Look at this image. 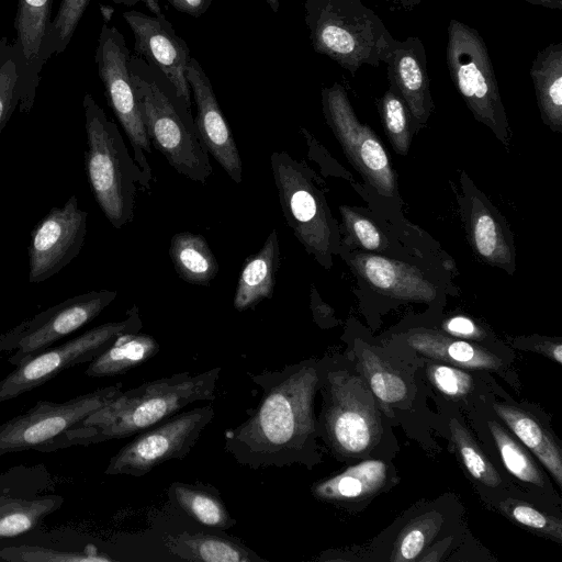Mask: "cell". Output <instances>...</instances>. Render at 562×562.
Instances as JSON below:
<instances>
[{"label": "cell", "mask_w": 562, "mask_h": 562, "mask_svg": "<svg viewBox=\"0 0 562 562\" xmlns=\"http://www.w3.org/2000/svg\"><path fill=\"white\" fill-rule=\"evenodd\" d=\"M450 429L452 440L457 447L460 458L470 474L486 486H498L502 481L497 471L487 460L467 429L456 420L450 423Z\"/></svg>", "instance_id": "74e56055"}, {"label": "cell", "mask_w": 562, "mask_h": 562, "mask_svg": "<svg viewBox=\"0 0 562 562\" xmlns=\"http://www.w3.org/2000/svg\"><path fill=\"white\" fill-rule=\"evenodd\" d=\"M339 211L344 229L351 244L372 252L383 251L386 248V237L369 217L347 205L339 206Z\"/></svg>", "instance_id": "60d3db41"}, {"label": "cell", "mask_w": 562, "mask_h": 562, "mask_svg": "<svg viewBox=\"0 0 562 562\" xmlns=\"http://www.w3.org/2000/svg\"><path fill=\"white\" fill-rule=\"evenodd\" d=\"M268 5L273 12H278L280 7V0H266Z\"/></svg>", "instance_id": "f907efd6"}, {"label": "cell", "mask_w": 562, "mask_h": 562, "mask_svg": "<svg viewBox=\"0 0 562 562\" xmlns=\"http://www.w3.org/2000/svg\"><path fill=\"white\" fill-rule=\"evenodd\" d=\"M406 341L419 353L458 368L497 370L502 367L501 359L487 349L432 329L411 330Z\"/></svg>", "instance_id": "603a6c76"}, {"label": "cell", "mask_w": 562, "mask_h": 562, "mask_svg": "<svg viewBox=\"0 0 562 562\" xmlns=\"http://www.w3.org/2000/svg\"><path fill=\"white\" fill-rule=\"evenodd\" d=\"M442 517L426 513L411 520L400 532L390 561H415L440 529Z\"/></svg>", "instance_id": "e575fe53"}, {"label": "cell", "mask_w": 562, "mask_h": 562, "mask_svg": "<svg viewBox=\"0 0 562 562\" xmlns=\"http://www.w3.org/2000/svg\"><path fill=\"white\" fill-rule=\"evenodd\" d=\"M121 392L122 383H117L66 402L38 401L25 413L0 424V457L25 450L53 451L54 445L72 425Z\"/></svg>", "instance_id": "7c38bea8"}, {"label": "cell", "mask_w": 562, "mask_h": 562, "mask_svg": "<svg viewBox=\"0 0 562 562\" xmlns=\"http://www.w3.org/2000/svg\"><path fill=\"white\" fill-rule=\"evenodd\" d=\"M488 427L506 469L520 481L543 487L546 480L522 445L495 420Z\"/></svg>", "instance_id": "1f68e13d"}, {"label": "cell", "mask_w": 562, "mask_h": 562, "mask_svg": "<svg viewBox=\"0 0 562 562\" xmlns=\"http://www.w3.org/2000/svg\"><path fill=\"white\" fill-rule=\"evenodd\" d=\"M8 42L9 41H8V38L5 36L0 38V55H1V53H2L4 46L7 45Z\"/></svg>", "instance_id": "816d5d0a"}, {"label": "cell", "mask_w": 562, "mask_h": 562, "mask_svg": "<svg viewBox=\"0 0 562 562\" xmlns=\"http://www.w3.org/2000/svg\"><path fill=\"white\" fill-rule=\"evenodd\" d=\"M117 4H124V5H134L138 2H143L150 12L154 13V15H160L162 14L159 5L160 0H110Z\"/></svg>", "instance_id": "7dc6e473"}, {"label": "cell", "mask_w": 562, "mask_h": 562, "mask_svg": "<svg viewBox=\"0 0 562 562\" xmlns=\"http://www.w3.org/2000/svg\"><path fill=\"white\" fill-rule=\"evenodd\" d=\"M279 267V236L273 228L259 251L248 256L241 267L233 299L234 308L243 312L271 299Z\"/></svg>", "instance_id": "7402d4cb"}, {"label": "cell", "mask_w": 562, "mask_h": 562, "mask_svg": "<svg viewBox=\"0 0 562 562\" xmlns=\"http://www.w3.org/2000/svg\"><path fill=\"white\" fill-rule=\"evenodd\" d=\"M495 413L508 426L513 434L524 443L562 484V453L551 435L529 413L504 403L493 404Z\"/></svg>", "instance_id": "4316f807"}, {"label": "cell", "mask_w": 562, "mask_h": 562, "mask_svg": "<svg viewBox=\"0 0 562 562\" xmlns=\"http://www.w3.org/2000/svg\"><path fill=\"white\" fill-rule=\"evenodd\" d=\"M186 77L198 109L194 124L207 153L234 182L240 183L243 165L233 133L222 113L209 77L193 57L189 61Z\"/></svg>", "instance_id": "ac0fdd59"}, {"label": "cell", "mask_w": 562, "mask_h": 562, "mask_svg": "<svg viewBox=\"0 0 562 562\" xmlns=\"http://www.w3.org/2000/svg\"><path fill=\"white\" fill-rule=\"evenodd\" d=\"M131 72L150 144L179 175L205 183L213 168L191 108L176 95L172 87H164L149 69L142 70L139 59L131 57Z\"/></svg>", "instance_id": "5b68a950"}, {"label": "cell", "mask_w": 562, "mask_h": 562, "mask_svg": "<svg viewBox=\"0 0 562 562\" xmlns=\"http://www.w3.org/2000/svg\"><path fill=\"white\" fill-rule=\"evenodd\" d=\"M355 271L375 291L392 299L430 302L435 285L415 267L373 252H355L348 258Z\"/></svg>", "instance_id": "ffe728a7"}, {"label": "cell", "mask_w": 562, "mask_h": 562, "mask_svg": "<svg viewBox=\"0 0 562 562\" xmlns=\"http://www.w3.org/2000/svg\"><path fill=\"white\" fill-rule=\"evenodd\" d=\"M222 532H186L169 538L168 546L175 554L190 561L204 562H258L266 561L240 540Z\"/></svg>", "instance_id": "484cf974"}, {"label": "cell", "mask_w": 562, "mask_h": 562, "mask_svg": "<svg viewBox=\"0 0 562 562\" xmlns=\"http://www.w3.org/2000/svg\"><path fill=\"white\" fill-rule=\"evenodd\" d=\"M94 60L108 104L130 140L135 161L146 178L151 181L153 172L146 155L151 154L153 149L132 78L131 53L123 34L115 26L102 24Z\"/></svg>", "instance_id": "8fae6325"}, {"label": "cell", "mask_w": 562, "mask_h": 562, "mask_svg": "<svg viewBox=\"0 0 562 562\" xmlns=\"http://www.w3.org/2000/svg\"><path fill=\"white\" fill-rule=\"evenodd\" d=\"M446 59L451 80L474 119L507 146L509 123L483 37L470 25L451 19Z\"/></svg>", "instance_id": "ba28073f"}, {"label": "cell", "mask_w": 562, "mask_h": 562, "mask_svg": "<svg viewBox=\"0 0 562 562\" xmlns=\"http://www.w3.org/2000/svg\"><path fill=\"white\" fill-rule=\"evenodd\" d=\"M91 0H61L46 43L47 60L65 52Z\"/></svg>", "instance_id": "f35d334b"}, {"label": "cell", "mask_w": 562, "mask_h": 562, "mask_svg": "<svg viewBox=\"0 0 562 562\" xmlns=\"http://www.w3.org/2000/svg\"><path fill=\"white\" fill-rule=\"evenodd\" d=\"M361 363L371 392L382 403L396 404L404 400L407 394L404 380L373 352L364 351Z\"/></svg>", "instance_id": "8d00e7d4"}, {"label": "cell", "mask_w": 562, "mask_h": 562, "mask_svg": "<svg viewBox=\"0 0 562 562\" xmlns=\"http://www.w3.org/2000/svg\"><path fill=\"white\" fill-rule=\"evenodd\" d=\"M214 415L213 406L204 405L140 431L110 459L104 473L138 477L162 462L186 458Z\"/></svg>", "instance_id": "4fadbf2b"}, {"label": "cell", "mask_w": 562, "mask_h": 562, "mask_svg": "<svg viewBox=\"0 0 562 562\" xmlns=\"http://www.w3.org/2000/svg\"><path fill=\"white\" fill-rule=\"evenodd\" d=\"M385 64L390 88L405 102L414 128H420L434 111L423 42L417 36L396 40Z\"/></svg>", "instance_id": "d6986e66"}, {"label": "cell", "mask_w": 562, "mask_h": 562, "mask_svg": "<svg viewBox=\"0 0 562 562\" xmlns=\"http://www.w3.org/2000/svg\"><path fill=\"white\" fill-rule=\"evenodd\" d=\"M220 373V367L195 375L184 371L122 391L108 404L72 425L54 445L53 451L137 435L187 405L213 401Z\"/></svg>", "instance_id": "7a4b0ae2"}, {"label": "cell", "mask_w": 562, "mask_h": 562, "mask_svg": "<svg viewBox=\"0 0 562 562\" xmlns=\"http://www.w3.org/2000/svg\"><path fill=\"white\" fill-rule=\"evenodd\" d=\"M538 108L543 123L562 132V43L550 44L535 57L530 67Z\"/></svg>", "instance_id": "d4e9b609"}, {"label": "cell", "mask_w": 562, "mask_h": 562, "mask_svg": "<svg viewBox=\"0 0 562 562\" xmlns=\"http://www.w3.org/2000/svg\"><path fill=\"white\" fill-rule=\"evenodd\" d=\"M392 2L394 5H396L400 9L403 10H413L416 5L420 3L422 0H387Z\"/></svg>", "instance_id": "681fc988"}, {"label": "cell", "mask_w": 562, "mask_h": 562, "mask_svg": "<svg viewBox=\"0 0 562 562\" xmlns=\"http://www.w3.org/2000/svg\"><path fill=\"white\" fill-rule=\"evenodd\" d=\"M53 0H18L15 37L11 49L20 74L24 111L34 105L41 72L46 58V43L52 25Z\"/></svg>", "instance_id": "e0dca14e"}, {"label": "cell", "mask_w": 562, "mask_h": 562, "mask_svg": "<svg viewBox=\"0 0 562 562\" xmlns=\"http://www.w3.org/2000/svg\"><path fill=\"white\" fill-rule=\"evenodd\" d=\"M142 327L138 307L133 305L124 319L98 325L72 339L43 350L16 366L0 380V404L38 387L66 369L90 362L119 336L138 333Z\"/></svg>", "instance_id": "9c48e42d"}, {"label": "cell", "mask_w": 562, "mask_h": 562, "mask_svg": "<svg viewBox=\"0 0 562 562\" xmlns=\"http://www.w3.org/2000/svg\"><path fill=\"white\" fill-rule=\"evenodd\" d=\"M387 465L381 460H366L337 475L314 484L313 495L326 502H347L369 496L385 483Z\"/></svg>", "instance_id": "83f0119b"}, {"label": "cell", "mask_w": 562, "mask_h": 562, "mask_svg": "<svg viewBox=\"0 0 562 562\" xmlns=\"http://www.w3.org/2000/svg\"><path fill=\"white\" fill-rule=\"evenodd\" d=\"M63 503L64 497L53 493L1 502L0 539L14 538L33 530L45 517L58 510Z\"/></svg>", "instance_id": "4dcf8cb0"}, {"label": "cell", "mask_w": 562, "mask_h": 562, "mask_svg": "<svg viewBox=\"0 0 562 562\" xmlns=\"http://www.w3.org/2000/svg\"><path fill=\"white\" fill-rule=\"evenodd\" d=\"M178 12L199 18L210 8L213 0H167Z\"/></svg>", "instance_id": "bcb514c9"}, {"label": "cell", "mask_w": 562, "mask_h": 562, "mask_svg": "<svg viewBox=\"0 0 562 562\" xmlns=\"http://www.w3.org/2000/svg\"><path fill=\"white\" fill-rule=\"evenodd\" d=\"M53 487V477L44 464L15 465L0 473V503L14 497L45 494Z\"/></svg>", "instance_id": "836d02e7"}, {"label": "cell", "mask_w": 562, "mask_h": 562, "mask_svg": "<svg viewBox=\"0 0 562 562\" xmlns=\"http://www.w3.org/2000/svg\"><path fill=\"white\" fill-rule=\"evenodd\" d=\"M464 217L470 244L476 256L512 273L515 269V249L509 231L475 187L467 194Z\"/></svg>", "instance_id": "44dd1931"}, {"label": "cell", "mask_w": 562, "mask_h": 562, "mask_svg": "<svg viewBox=\"0 0 562 562\" xmlns=\"http://www.w3.org/2000/svg\"><path fill=\"white\" fill-rule=\"evenodd\" d=\"M323 409L318 434L339 456H356L372 448L381 436V420L364 380L346 370L321 363Z\"/></svg>", "instance_id": "52a82bcc"}, {"label": "cell", "mask_w": 562, "mask_h": 562, "mask_svg": "<svg viewBox=\"0 0 562 562\" xmlns=\"http://www.w3.org/2000/svg\"><path fill=\"white\" fill-rule=\"evenodd\" d=\"M321 363L307 359L279 370L249 373L262 397L245 422L224 432V450L254 470L293 464L311 469L319 462L314 400Z\"/></svg>", "instance_id": "6da1fadb"}, {"label": "cell", "mask_w": 562, "mask_h": 562, "mask_svg": "<svg viewBox=\"0 0 562 562\" xmlns=\"http://www.w3.org/2000/svg\"><path fill=\"white\" fill-rule=\"evenodd\" d=\"M15 110L25 114L20 74L8 42L0 55V134Z\"/></svg>", "instance_id": "ab89813d"}, {"label": "cell", "mask_w": 562, "mask_h": 562, "mask_svg": "<svg viewBox=\"0 0 562 562\" xmlns=\"http://www.w3.org/2000/svg\"><path fill=\"white\" fill-rule=\"evenodd\" d=\"M87 149V178L100 210L110 224L120 229L134 218L138 190L150 188L117 125L90 93L82 99Z\"/></svg>", "instance_id": "3957f363"}, {"label": "cell", "mask_w": 562, "mask_h": 562, "mask_svg": "<svg viewBox=\"0 0 562 562\" xmlns=\"http://www.w3.org/2000/svg\"><path fill=\"white\" fill-rule=\"evenodd\" d=\"M117 296L90 291L69 297L0 334V360L19 366L92 322Z\"/></svg>", "instance_id": "30bf717a"}, {"label": "cell", "mask_w": 562, "mask_h": 562, "mask_svg": "<svg viewBox=\"0 0 562 562\" xmlns=\"http://www.w3.org/2000/svg\"><path fill=\"white\" fill-rule=\"evenodd\" d=\"M169 256L178 277L190 284L209 285L217 276V259L201 234H175L170 240Z\"/></svg>", "instance_id": "f1b7e54d"}, {"label": "cell", "mask_w": 562, "mask_h": 562, "mask_svg": "<svg viewBox=\"0 0 562 562\" xmlns=\"http://www.w3.org/2000/svg\"><path fill=\"white\" fill-rule=\"evenodd\" d=\"M533 5H540L548 9L562 10V0H521Z\"/></svg>", "instance_id": "c3c4849f"}, {"label": "cell", "mask_w": 562, "mask_h": 562, "mask_svg": "<svg viewBox=\"0 0 562 562\" xmlns=\"http://www.w3.org/2000/svg\"><path fill=\"white\" fill-rule=\"evenodd\" d=\"M304 21L313 49L351 75L385 63L396 42L362 0H305Z\"/></svg>", "instance_id": "277c9868"}, {"label": "cell", "mask_w": 562, "mask_h": 562, "mask_svg": "<svg viewBox=\"0 0 562 562\" xmlns=\"http://www.w3.org/2000/svg\"><path fill=\"white\" fill-rule=\"evenodd\" d=\"M311 310L314 321L322 328H329L338 324L334 316V310L321 299L314 285L311 288Z\"/></svg>", "instance_id": "f6af8a7d"}, {"label": "cell", "mask_w": 562, "mask_h": 562, "mask_svg": "<svg viewBox=\"0 0 562 562\" xmlns=\"http://www.w3.org/2000/svg\"><path fill=\"white\" fill-rule=\"evenodd\" d=\"M505 510L516 522L550 537L558 542L562 541V524L559 518L552 517L538 508L519 501L505 505Z\"/></svg>", "instance_id": "b9f144b4"}, {"label": "cell", "mask_w": 562, "mask_h": 562, "mask_svg": "<svg viewBox=\"0 0 562 562\" xmlns=\"http://www.w3.org/2000/svg\"><path fill=\"white\" fill-rule=\"evenodd\" d=\"M122 16L133 32L135 53L159 70L176 95L191 108V90L186 77L191 56L187 43L164 14L147 15L132 10L123 12Z\"/></svg>", "instance_id": "2e32d148"}, {"label": "cell", "mask_w": 562, "mask_h": 562, "mask_svg": "<svg viewBox=\"0 0 562 562\" xmlns=\"http://www.w3.org/2000/svg\"><path fill=\"white\" fill-rule=\"evenodd\" d=\"M167 495L176 508L201 527L223 532L237 524L218 491L210 484L173 482Z\"/></svg>", "instance_id": "cb8c5ba5"}, {"label": "cell", "mask_w": 562, "mask_h": 562, "mask_svg": "<svg viewBox=\"0 0 562 562\" xmlns=\"http://www.w3.org/2000/svg\"><path fill=\"white\" fill-rule=\"evenodd\" d=\"M158 350L157 340L147 334H123L89 362L85 374L90 378L123 374L154 357Z\"/></svg>", "instance_id": "f546056e"}, {"label": "cell", "mask_w": 562, "mask_h": 562, "mask_svg": "<svg viewBox=\"0 0 562 562\" xmlns=\"http://www.w3.org/2000/svg\"><path fill=\"white\" fill-rule=\"evenodd\" d=\"M382 125L393 149L406 155L413 139V121L403 99L389 88L379 102Z\"/></svg>", "instance_id": "d6a6232c"}, {"label": "cell", "mask_w": 562, "mask_h": 562, "mask_svg": "<svg viewBox=\"0 0 562 562\" xmlns=\"http://www.w3.org/2000/svg\"><path fill=\"white\" fill-rule=\"evenodd\" d=\"M0 559L11 562H99L113 561L95 549L64 551L40 546H11L0 550Z\"/></svg>", "instance_id": "d590c367"}, {"label": "cell", "mask_w": 562, "mask_h": 562, "mask_svg": "<svg viewBox=\"0 0 562 562\" xmlns=\"http://www.w3.org/2000/svg\"><path fill=\"white\" fill-rule=\"evenodd\" d=\"M428 375L434 385L449 396L465 395L473 384L472 376L458 367L430 364Z\"/></svg>", "instance_id": "7bdbcfd3"}, {"label": "cell", "mask_w": 562, "mask_h": 562, "mask_svg": "<svg viewBox=\"0 0 562 562\" xmlns=\"http://www.w3.org/2000/svg\"><path fill=\"white\" fill-rule=\"evenodd\" d=\"M88 213L80 209L76 195L63 206H54L30 234L27 246L29 282H43L81 251L87 235Z\"/></svg>", "instance_id": "9a60e30c"}, {"label": "cell", "mask_w": 562, "mask_h": 562, "mask_svg": "<svg viewBox=\"0 0 562 562\" xmlns=\"http://www.w3.org/2000/svg\"><path fill=\"white\" fill-rule=\"evenodd\" d=\"M443 331L462 339H483L484 330L470 317L456 315L445 319L441 324Z\"/></svg>", "instance_id": "ee69618b"}, {"label": "cell", "mask_w": 562, "mask_h": 562, "mask_svg": "<svg viewBox=\"0 0 562 562\" xmlns=\"http://www.w3.org/2000/svg\"><path fill=\"white\" fill-rule=\"evenodd\" d=\"M270 165L286 225L306 252L330 269L333 255L340 250V235L318 178L288 151L272 153Z\"/></svg>", "instance_id": "8992f818"}, {"label": "cell", "mask_w": 562, "mask_h": 562, "mask_svg": "<svg viewBox=\"0 0 562 562\" xmlns=\"http://www.w3.org/2000/svg\"><path fill=\"white\" fill-rule=\"evenodd\" d=\"M327 125L339 142L349 162L382 195L394 196L396 173L374 131L359 121L345 88L335 82L321 92Z\"/></svg>", "instance_id": "5bb4252c"}]
</instances>
